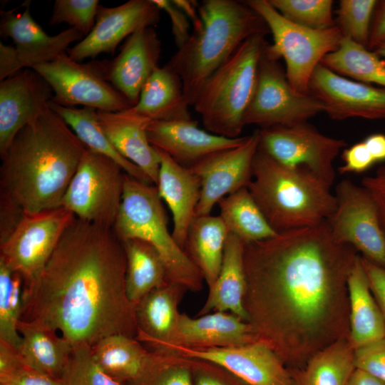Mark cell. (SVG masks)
<instances>
[{
  "mask_svg": "<svg viewBox=\"0 0 385 385\" xmlns=\"http://www.w3.org/2000/svg\"><path fill=\"white\" fill-rule=\"evenodd\" d=\"M358 256L333 239L326 220L244 245L248 323L284 364L303 368L348 337L347 279Z\"/></svg>",
  "mask_w": 385,
  "mask_h": 385,
  "instance_id": "obj_1",
  "label": "cell"
},
{
  "mask_svg": "<svg viewBox=\"0 0 385 385\" xmlns=\"http://www.w3.org/2000/svg\"><path fill=\"white\" fill-rule=\"evenodd\" d=\"M126 257L113 228L75 218L46 264L21 320L59 332L73 348L113 334L136 339Z\"/></svg>",
  "mask_w": 385,
  "mask_h": 385,
  "instance_id": "obj_2",
  "label": "cell"
},
{
  "mask_svg": "<svg viewBox=\"0 0 385 385\" xmlns=\"http://www.w3.org/2000/svg\"><path fill=\"white\" fill-rule=\"evenodd\" d=\"M87 148L49 106L1 156L0 195L32 214L61 207Z\"/></svg>",
  "mask_w": 385,
  "mask_h": 385,
  "instance_id": "obj_3",
  "label": "cell"
},
{
  "mask_svg": "<svg viewBox=\"0 0 385 385\" xmlns=\"http://www.w3.org/2000/svg\"><path fill=\"white\" fill-rule=\"evenodd\" d=\"M199 14L200 28L193 30L168 63L180 78L189 106L205 81L245 40L270 33L263 19L245 1L204 0Z\"/></svg>",
  "mask_w": 385,
  "mask_h": 385,
  "instance_id": "obj_4",
  "label": "cell"
},
{
  "mask_svg": "<svg viewBox=\"0 0 385 385\" xmlns=\"http://www.w3.org/2000/svg\"><path fill=\"white\" fill-rule=\"evenodd\" d=\"M247 188L277 232L318 225L337 205L335 195L322 180L302 168L282 165L259 148Z\"/></svg>",
  "mask_w": 385,
  "mask_h": 385,
  "instance_id": "obj_5",
  "label": "cell"
},
{
  "mask_svg": "<svg viewBox=\"0 0 385 385\" xmlns=\"http://www.w3.org/2000/svg\"><path fill=\"white\" fill-rule=\"evenodd\" d=\"M265 37L255 35L245 40L201 87L192 106L206 130L229 138L240 137L268 44Z\"/></svg>",
  "mask_w": 385,
  "mask_h": 385,
  "instance_id": "obj_6",
  "label": "cell"
},
{
  "mask_svg": "<svg viewBox=\"0 0 385 385\" xmlns=\"http://www.w3.org/2000/svg\"><path fill=\"white\" fill-rule=\"evenodd\" d=\"M113 229L121 241L138 239L153 246L165 266L169 282L192 291L201 289L203 276L169 232L162 199L155 185L125 175Z\"/></svg>",
  "mask_w": 385,
  "mask_h": 385,
  "instance_id": "obj_7",
  "label": "cell"
},
{
  "mask_svg": "<svg viewBox=\"0 0 385 385\" xmlns=\"http://www.w3.org/2000/svg\"><path fill=\"white\" fill-rule=\"evenodd\" d=\"M245 2L263 19L272 35L273 43L267 45L266 53L275 60L283 58L290 85L299 93H309L314 69L340 45L343 36L339 29L335 26L314 30L295 24L283 17L269 0Z\"/></svg>",
  "mask_w": 385,
  "mask_h": 385,
  "instance_id": "obj_8",
  "label": "cell"
},
{
  "mask_svg": "<svg viewBox=\"0 0 385 385\" xmlns=\"http://www.w3.org/2000/svg\"><path fill=\"white\" fill-rule=\"evenodd\" d=\"M75 218L63 207L24 213L10 235L0 242V259L23 278V304L33 294L46 264Z\"/></svg>",
  "mask_w": 385,
  "mask_h": 385,
  "instance_id": "obj_9",
  "label": "cell"
},
{
  "mask_svg": "<svg viewBox=\"0 0 385 385\" xmlns=\"http://www.w3.org/2000/svg\"><path fill=\"white\" fill-rule=\"evenodd\" d=\"M125 175L116 162L87 149L61 207L81 220L113 228L122 202Z\"/></svg>",
  "mask_w": 385,
  "mask_h": 385,
  "instance_id": "obj_10",
  "label": "cell"
},
{
  "mask_svg": "<svg viewBox=\"0 0 385 385\" xmlns=\"http://www.w3.org/2000/svg\"><path fill=\"white\" fill-rule=\"evenodd\" d=\"M321 112H324L323 104L309 93L296 91L278 60L270 57L265 48L255 91L245 115V125L260 128L292 125L307 122Z\"/></svg>",
  "mask_w": 385,
  "mask_h": 385,
  "instance_id": "obj_11",
  "label": "cell"
},
{
  "mask_svg": "<svg viewBox=\"0 0 385 385\" xmlns=\"http://www.w3.org/2000/svg\"><path fill=\"white\" fill-rule=\"evenodd\" d=\"M51 86L52 102L65 107L83 106L106 112H120L133 105L102 73L99 61L81 63L66 52L33 68Z\"/></svg>",
  "mask_w": 385,
  "mask_h": 385,
  "instance_id": "obj_12",
  "label": "cell"
},
{
  "mask_svg": "<svg viewBox=\"0 0 385 385\" xmlns=\"http://www.w3.org/2000/svg\"><path fill=\"white\" fill-rule=\"evenodd\" d=\"M259 149L279 163L302 168L312 173L329 187L334 183V161L346 143L301 123L260 128Z\"/></svg>",
  "mask_w": 385,
  "mask_h": 385,
  "instance_id": "obj_13",
  "label": "cell"
},
{
  "mask_svg": "<svg viewBox=\"0 0 385 385\" xmlns=\"http://www.w3.org/2000/svg\"><path fill=\"white\" fill-rule=\"evenodd\" d=\"M336 208L326 220L333 239L385 267V230L370 192L349 180L336 187Z\"/></svg>",
  "mask_w": 385,
  "mask_h": 385,
  "instance_id": "obj_14",
  "label": "cell"
},
{
  "mask_svg": "<svg viewBox=\"0 0 385 385\" xmlns=\"http://www.w3.org/2000/svg\"><path fill=\"white\" fill-rule=\"evenodd\" d=\"M166 353L217 365L247 385H295L292 371L275 351L260 339L230 347L173 345Z\"/></svg>",
  "mask_w": 385,
  "mask_h": 385,
  "instance_id": "obj_15",
  "label": "cell"
},
{
  "mask_svg": "<svg viewBox=\"0 0 385 385\" xmlns=\"http://www.w3.org/2000/svg\"><path fill=\"white\" fill-rule=\"evenodd\" d=\"M259 148L258 130L247 135L240 145L214 152L189 168L200 182L196 216L210 215L223 197L248 188L252 165Z\"/></svg>",
  "mask_w": 385,
  "mask_h": 385,
  "instance_id": "obj_16",
  "label": "cell"
},
{
  "mask_svg": "<svg viewBox=\"0 0 385 385\" xmlns=\"http://www.w3.org/2000/svg\"><path fill=\"white\" fill-rule=\"evenodd\" d=\"M309 93L333 120H385V88L343 76L322 63L314 69Z\"/></svg>",
  "mask_w": 385,
  "mask_h": 385,
  "instance_id": "obj_17",
  "label": "cell"
},
{
  "mask_svg": "<svg viewBox=\"0 0 385 385\" xmlns=\"http://www.w3.org/2000/svg\"><path fill=\"white\" fill-rule=\"evenodd\" d=\"M160 19V10L151 0H130L115 7L99 4L93 29L66 53L78 62L101 53L114 54L125 38L141 28L153 27Z\"/></svg>",
  "mask_w": 385,
  "mask_h": 385,
  "instance_id": "obj_18",
  "label": "cell"
},
{
  "mask_svg": "<svg viewBox=\"0 0 385 385\" xmlns=\"http://www.w3.org/2000/svg\"><path fill=\"white\" fill-rule=\"evenodd\" d=\"M53 96L49 83L33 68L1 81L0 156L19 131L48 108Z\"/></svg>",
  "mask_w": 385,
  "mask_h": 385,
  "instance_id": "obj_19",
  "label": "cell"
},
{
  "mask_svg": "<svg viewBox=\"0 0 385 385\" xmlns=\"http://www.w3.org/2000/svg\"><path fill=\"white\" fill-rule=\"evenodd\" d=\"M161 42L152 26L137 30L128 36L119 54L111 61H99L106 81L134 106L140 91L158 68Z\"/></svg>",
  "mask_w": 385,
  "mask_h": 385,
  "instance_id": "obj_20",
  "label": "cell"
},
{
  "mask_svg": "<svg viewBox=\"0 0 385 385\" xmlns=\"http://www.w3.org/2000/svg\"><path fill=\"white\" fill-rule=\"evenodd\" d=\"M30 4V1L24 2L25 9L21 13L16 9L1 11V36L14 41L23 68H33L53 61L66 52L73 42L85 37L72 27L55 36L46 34L32 18Z\"/></svg>",
  "mask_w": 385,
  "mask_h": 385,
  "instance_id": "obj_21",
  "label": "cell"
},
{
  "mask_svg": "<svg viewBox=\"0 0 385 385\" xmlns=\"http://www.w3.org/2000/svg\"><path fill=\"white\" fill-rule=\"evenodd\" d=\"M146 133L154 148L188 168L214 152L241 145L247 136L217 135L199 128L192 118L151 122Z\"/></svg>",
  "mask_w": 385,
  "mask_h": 385,
  "instance_id": "obj_22",
  "label": "cell"
},
{
  "mask_svg": "<svg viewBox=\"0 0 385 385\" xmlns=\"http://www.w3.org/2000/svg\"><path fill=\"white\" fill-rule=\"evenodd\" d=\"M155 149L159 153L160 164L155 186L171 211L173 237L185 250L188 230L195 217L200 197V182L189 168L180 165L163 151Z\"/></svg>",
  "mask_w": 385,
  "mask_h": 385,
  "instance_id": "obj_23",
  "label": "cell"
},
{
  "mask_svg": "<svg viewBox=\"0 0 385 385\" xmlns=\"http://www.w3.org/2000/svg\"><path fill=\"white\" fill-rule=\"evenodd\" d=\"M257 339L250 324L233 314L215 312L197 318L180 314L173 342L164 353L173 345L191 348L230 347Z\"/></svg>",
  "mask_w": 385,
  "mask_h": 385,
  "instance_id": "obj_24",
  "label": "cell"
},
{
  "mask_svg": "<svg viewBox=\"0 0 385 385\" xmlns=\"http://www.w3.org/2000/svg\"><path fill=\"white\" fill-rule=\"evenodd\" d=\"M99 123L115 148L138 167L156 185L160 164L158 150L148 140L146 129L151 123L126 113L98 110Z\"/></svg>",
  "mask_w": 385,
  "mask_h": 385,
  "instance_id": "obj_25",
  "label": "cell"
},
{
  "mask_svg": "<svg viewBox=\"0 0 385 385\" xmlns=\"http://www.w3.org/2000/svg\"><path fill=\"white\" fill-rule=\"evenodd\" d=\"M183 287L173 282L155 289L135 305L136 339L163 354L174 340L180 313L178 303Z\"/></svg>",
  "mask_w": 385,
  "mask_h": 385,
  "instance_id": "obj_26",
  "label": "cell"
},
{
  "mask_svg": "<svg viewBox=\"0 0 385 385\" xmlns=\"http://www.w3.org/2000/svg\"><path fill=\"white\" fill-rule=\"evenodd\" d=\"M180 78L167 63L143 85L138 102L125 111L150 122L191 118Z\"/></svg>",
  "mask_w": 385,
  "mask_h": 385,
  "instance_id": "obj_27",
  "label": "cell"
},
{
  "mask_svg": "<svg viewBox=\"0 0 385 385\" xmlns=\"http://www.w3.org/2000/svg\"><path fill=\"white\" fill-rule=\"evenodd\" d=\"M244 245L240 239L229 233L220 273L209 288L207 299L199 312V316L211 311L230 312L248 322L244 307L247 291Z\"/></svg>",
  "mask_w": 385,
  "mask_h": 385,
  "instance_id": "obj_28",
  "label": "cell"
},
{
  "mask_svg": "<svg viewBox=\"0 0 385 385\" xmlns=\"http://www.w3.org/2000/svg\"><path fill=\"white\" fill-rule=\"evenodd\" d=\"M349 340L354 349L385 337V319L371 291L361 257L347 279Z\"/></svg>",
  "mask_w": 385,
  "mask_h": 385,
  "instance_id": "obj_29",
  "label": "cell"
},
{
  "mask_svg": "<svg viewBox=\"0 0 385 385\" xmlns=\"http://www.w3.org/2000/svg\"><path fill=\"white\" fill-rule=\"evenodd\" d=\"M18 330L21 340L17 351L24 362L60 379L73 350L71 343L56 331L21 319Z\"/></svg>",
  "mask_w": 385,
  "mask_h": 385,
  "instance_id": "obj_30",
  "label": "cell"
},
{
  "mask_svg": "<svg viewBox=\"0 0 385 385\" xmlns=\"http://www.w3.org/2000/svg\"><path fill=\"white\" fill-rule=\"evenodd\" d=\"M228 235L220 215L196 216L188 230L187 253L200 270L209 288L220 273Z\"/></svg>",
  "mask_w": 385,
  "mask_h": 385,
  "instance_id": "obj_31",
  "label": "cell"
},
{
  "mask_svg": "<svg viewBox=\"0 0 385 385\" xmlns=\"http://www.w3.org/2000/svg\"><path fill=\"white\" fill-rule=\"evenodd\" d=\"M122 242L126 257V294L136 305L150 292L170 282L165 266L153 246L138 239Z\"/></svg>",
  "mask_w": 385,
  "mask_h": 385,
  "instance_id": "obj_32",
  "label": "cell"
},
{
  "mask_svg": "<svg viewBox=\"0 0 385 385\" xmlns=\"http://www.w3.org/2000/svg\"><path fill=\"white\" fill-rule=\"evenodd\" d=\"M91 349L98 366L122 385L139 375L152 354L138 339L123 334L106 337Z\"/></svg>",
  "mask_w": 385,
  "mask_h": 385,
  "instance_id": "obj_33",
  "label": "cell"
},
{
  "mask_svg": "<svg viewBox=\"0 0 385 385\" xmlns=\"http://www.w3.org/2000/svg\"><path fill=\"white\" fill-rule=\"evenodd\" d=\"M48 106L63 119L87 149L112 159L130 177L152 185L144 173L123 158L113 145L99 123L97 109L65 107L51 101Z\"/></svg>",
  "mask_w": 385,
  "mask_h": 385,
  "instance_id": "obj_34",
  "label": "cell"
},
{
  "mask_svg": "<svg viewBox=\"0 0 385 385\" xmlns=\"http://www.w3.org/2000/svg\"><path fill=\"white\" fill-rule=\"evenodd\" d=\"M217 204L220 217L229 233L244 245L268 240L278 233L270 225L247 188L223 197Z\"/></svg>",
  "mask_w": 385,
  "mask_h": 385,
  "instance_id": "obj_35",
  "label": "cell"
},
{
  "mask_svg": "<svg viewBox=\"0 0 385 385\" xmlns=\"http://www.w3.org/2000/svg\"><path fill=\"white\" fill-rule=\"evenodd\" d=\"M354 349L343 338L315 354L302 370L291 371L295 385H346L354 371Z\"/></svg>",
  "mask_w": 385,
  "mask_h": 385,
  "instance_id": "obj_36",
  "label": "cell"
},
{
  "mask_svg": "<svg viewBox=\"0 0 385 385\" xmlns=\"http://www.w3.org/2000/svg\"><path fill=\"white\" fill-rule=\"evenodd\" d=\"M321 63L343 76L385 88V62L372 51L346 38H342L339 48Z\"/></svg>",
  "mask_w": 385,
  "mask_h": 385,
  "instance_id": "obj_37",
  "label": "cell"
},
{
  "mask_svg": "<svg viewBox=\"0 0 385 385\" xmlns=\"http://www.w3.org/2000/svg\"><path fill=\"white\" fill-rule=\"evenodd\" d=\"M24 280L0 259V340L16 350L21 337L18 325L23 312Z\"/></svg>",
  "mask_w": 385,
  "mask_h": 385,
  "instance_id": "obj_38",
  "label": "cell"
},
{
  "mask_svg": "<svg viewBox=\"0 0 385 385\" xmlns=\"http://www.w3.org/2000/svg\"><path fill=\"white\" fill-rule=\"evenodd\" d=\"M123 385L195 384L188 359L153 352L139 375Z\"/></svg>",
  "mask_w": 385,
  "mask_h": 385,
  "instance_id": "obj_39",
  "label": "cell"
},
{
  "mask_svg": "<svg viewBox=\"0 0 385 385\" xmlns=\"http://www.w3.org/2000/svg\"><path fill=\"white\" fill-rule=\"evenodd\" d=\"M270 4L286 19L314 30L335 26L332 0H269Z\"/></svg>",
  "mask_w": 385,
  "mask_h": 385,
  "instance_id": "obj_40",
  "label": "cell"
},
{
  "mask_svg": "<svg viewBox=\"0 0 385 385\" xmlns=\"http://www.w3.org/2000/svg\"><path fill=\"white\" fill-rule=\"evenodd\" d=\"M378 1L342 0L335 26L343 38L368 48L372 18Z\"/></svg>",
  "mask_w": 385,
  "mask_h": 385,
  "instance_id": "obj_41",
  "label": "cell"
},
{
  "mask_svg": "<svg viewBox=\"0 0 385 385\" xmlns=\"http://www.w3.org/2000/svg\"><path fill=\"white\" fill-rule=\"evenodd\" d=\"M59 380L61 385H122L98 366L88 346L73 348Z\"/></svg>",
  "mask_w": 385,
  "mask_h": 385,
  "instance_id": "obj_42",
  "label": "cell"
},
{
  "mask_svg": "<svg viewBox=\"0 0 385 385\" xmlns=\"http://www.w3.org/2000/svg\"><path fill=\"white\" fill-rule=\"evenodd\" d=\"M98 6V0H56L49 24L66 23L86 36L95 25Z\"/></svg>",
  "mask_w": 385,
  "mask_h": 385,
  "instance_id": "obj_43",
  "label": "cell"
},
{
  "mask_svg": "<svg viewBox=\"0 0 385 385\" xmlns=\"http://www.w3.org/2000/svg\"><path fill=\"white\" fill-rule=\"evenodd\" d=\"M354 349L355 368L385 382V337Z\"/></svg>",
  "mask_w": 385,
  "mask_h": 385,
  "instance_id": "obj_44",
  "label": "cell"
},
{
  "mask_svg": "<svg viewBox=\"0 0 385 385\" xmlns=\"http://www.w3.org/2000/svg\"><path fill=\"white\" fill-rule=\"evenodd\" d=\"M188 359L195 385H247L217 365L201 360Z\"/></svg>",
  "mask_w": 385,
  "mask_h": 385,
  "instance_id": "obj_45",
  "label": "cell"
},
{
  "mask_svg": "<svg viewBox=\"0 0 385 385\" xmlns=\"http://www.w3.org/2000/svg\"><path fill=\"white\" fill-rule=\"evenodd\" d=\"M342 160L338 169L340 174L364 173L376 163L364 141L344 149Z\"/></svg>",
  "mask_w": 385,
  "mask_h": 385,
  "instance_id": "obj_46",
  "label": "cell"
},
{
  "mask_svg": "<svg viewBox=\"0 0 385 385\" xmlns=\"http://www.w3.org/2000/svg\"><path fill=\"white\" fill-rule=\"evenodd\" d=\"M160 9L169 16L174 40L178 48L183 46L190 36V23L186 15L177 7L172 0H151Z\"/></svg>",
  "mask_w": 385,
  "mask_h": 385,
  "instance_id": "obj_47",
  "label": "cell"
},
{
  "mask_svg": "<svg viewBox=\"0 0 385 385\" xmlns=\"http://www.w3.org/2000/svg\"><path fill=\"white\" fill-rule=\"evenodd\" d=\"M7 385H61L60 380L28 366L26 363L11 374L0 376Z\"/></svg>",
  "mask_w": 385,
  "mask_h": 385,
  "instance_id": "obj_48",
  "label": "cell"
},
{
  "mask_svg": "<svg viewBox=\"0 0 385 385\" xmlns=\"http://www.w3.org/2000/svg\"><path fill=\"white\" fill-rule=\"evenodd\" d=\"M373 296L385 319V267L361 257Z\"/></svg>",
  "mask_w": 385,
  "mask_h": 385,
  "instance_id": "obj_49",
  "label": "cell"
},
{
  "mask_svg": "<svg viewBox=\"0 0 385 385\" xmlns=\"http://www.w3.org/2000/svg\"><path fill=\"white\" fill-rule=\"evenodd\" d=\"M24 215V212L19 205L0 195V242L10 235Z\"/></svg>",
  "mask_w": 385,
  "mask_h": 385,
  "instance_id": "obj_50",
  "label": "cell"
},
{
  "mask_svg": "<svg viewBox=\"0 0 385 385\" xmlns=\"http://www.w3.org/2000/svg\"><path fill=\"white\" fill-rule=\"evenodd\" d=\"M361 185L374 200L385 230V166L380 167L373 175L364 178Z\"/></svg>",
  "mask_w": 385,
  "mask_h": 385,
  "instance_id": "obj_51",
  "label": "cell"
},
{
  "mask_svg": "<svg viewBox=\"0 0 385 385\" xmlns=\"http://www.w3.org/2000/svg\"><path fill=\"white\" fill-rule=\"evenodd\" d=\"M22 68L16 47L0 43V81H4L20 71Z\"/></svg>",
  "mask_w": 385,
  "mask_h": 385,
  "instance_id": "obj_52",
  "label": "cell"
},
{
  "mask_svg": "<svg viewBox=\"0 0 385 385\" xmlns=\"http://www.w3.org/2000/svg\"><path fill=\"white\" fill-rule=\"evenodd\" d=\"M385 38V0L378 1L374 9L368 49L372 50Z\"/></svg>",
  "mask_w": 385,
  "mask_h": 385,
  "instance_id": "obj_53",
  "label": "cell"
},
{
  "mask_svg": "<svg viewBox=\"0 0 385 385\" xmlns=\"http://www.w3.org/2000/svg\"><path fill=\"white\" fill-rule=\"evenodd\" d=\"M364 143L376 163L385 161V135L374 133L366 137Z\"/></svg>",
  "mask_w": 385,
  "mask_h": 385,
  "instance_id": "obj_54",
  "label": "cell"
},
{
  "mask_svg": "<svg viewBox=\"0 0 385 385\" xmlns=\"http://www.w3.org/2000/svg\"><path fill=\"white\" fill-rule=\"evenodd\" d=\"M172 1L192 21L193 30L200 28L202 21L199 14V4L196 1L172 0Z\"/></svg>",
  "mask_w": 385,
  "mask_h": 385,
  "instance_id": "obj_55",
  "label": "cell"
},
{
  "mask_svg": "<svg viewBox=\"0 0 385 385\" xmlns=\"http://www.w3.org/2000/svg\"><path fill=\"white\" fill-rule=\"evenodd\" d=\"M346 385H385V382L364 371L355 369Z\"/></svg>",
  "mask_w": 385,
  "mask_h": 385,
  "instance_id": "obj_56",
  "label": "cell"
},
{
  "mask_svg": "<svg viewBox=\"0 0 385 385\" xmlns=\"http://www.w3.org/2000/svg\"><path fill=\"white\" fill-rule=\"evenodd\" d=\"M379 58L385 62V38L379 42L372 50Z\"/></svg>",
  "mask_w": 385,
  "mask_h": 385,
  "instance_id": "obj_57",
  "label": "cell"
},
{
  "mask_svg": "<svg viewBox=\"0 0 385 385\" xmlns=\"http://www.w3.org/2000/svg\"><path fill=\"white\" fill-rule=\"evenodd\" d=\"M0 385H7V384L0 383Z\"/></svg>",
  "mask_w": 385,
  "mask_h": 385,
  "instance_id": "obj_58",
  "label": "cell"
}]
</instances>
